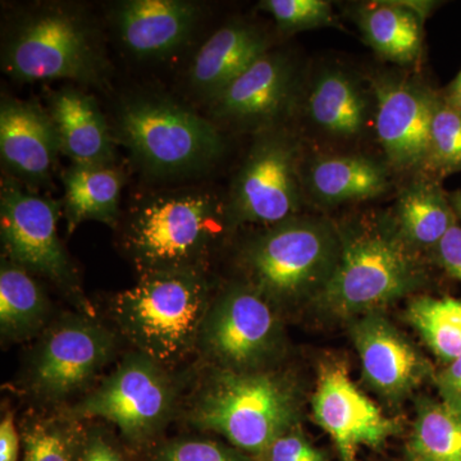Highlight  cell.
<instances>
[{
    "instance_id": "cell-1",
    "label": "cell",
    "mask_w": 461,
    "mask_h": 461,
    "mask_svg": "<svg viewBox=\"0 0 461 461\" xmlns=\"http://www.w3.org/2000/svg\"><path fill=\"white\" fill-rule=\"evenodd\" d=\"M181 414L196 429L223 436L258 461L288 430L299 426L302 393L290 373L277 366L250 372L200 366Z\"/></svg>"
},
{
    "instance_id": "cell-2",
    "label": "cell",
    "mask_w": 461,
    "mask_h": 461,
    "mask_svg": "<svg viewBox=\"0 0 461 461\" xmlns=\"http://www.w3.org/2000/svg\"><path fill=\"white\" fill-rule=\"evenodd\" d=\"M335 272L314 304L342 320L381 312L427 282L420 251L397 229L393 214L366 213L338 224Z\"/></svg>"
},
{
    "instance_id": "cell-3",
    "label": "cell",
    "mask_w": 461,
    "mask_h": 461,
    "mask_svg": "<svg viewBox=\"0 0 461 461\" xmlns=\"http://www.w3.org/2000/svg\"><path fill=\"white\" fill-rule=\"evenodd\" d=\"M213 296L205 271L144 273L113 297L111 317L133 350L175 369L195 355Z\"/></svg>"
},
{
    "instance_id": "cell-4",
    "label": "cell",
    "mask_w": 461,
    "mask_h": 461,
    "mask_svg": "<svg viewBox=\"0 0 461 461\" xmlns=\"http://www.w3.org/2000/svg\"><path fill=\"white\" fill-rule=\"evenodd\" d=\"M339 245L338 223L296 215L267 227L242 247V282L284 314L321 295L335 272Z\"/></svg>"
},
{
    "instance_id": "cell-5",
    "label": "cell",
    "mask_w": 461,
    "mask_h": 461,
    "mask_svg": "<svg viewBox=\"0 0 461 461\" xmlns=\"http://www.w3.org/2000/svg\"><path fill=\"white\" fill-rule=\"evenodd\" d=\"M227 222V209L211 194H163L132 209L122 247L141 275L205 271Z\"/></svg>"
},
{
    "instance_id": "cell-6",
    "label": "cell",
    "mask_w": 461,
    "mask_h": 461,
    "mask_svg": "<svg viewBox=\"0 0 461 461\" xmlns=\"http://www.w3.org/2000/svg\"><path fill=\"white\" fill-rule=\"evenodd\" d=\"M117 353V330L95 314H62L35 339L17 384L41 408L60 409L89 393Z\"/></svg>"
},
{
    "instance_id": "cell-7",
    "label": "cell",
    "mask_w": 461,
    "mask_h": 461,
    "mask_svg": "<svg viewBox=\"0 0 461 461\" xmlns=\"http://www.w3.org/2000/svg\"><path fill=\"white\" fill-rule=\"evenodd\" d=\"M2 66L23 83L98 84L107 72L95 27L77 9L60 5H42L14 23L3 45Z\"/></svg>"
},
{
    "instance_id": "cell-8",
    "label": "cell",
    "mask_w": 461,
    "mask_h": 461,
    "mask_svg": "<svg viewBox=\"0 0 461 461\" xmlns=\"http://www.w3.org/2000/svg\"><path fill=\"white\" fill-rule=\"evenodd\" d=\"M173 371L140 351H130L66 409L78 420L113 424L130 444H150L180 414L186 382Z\"/></svg>"
},
{
    "instance_id": "cell-9",
    "label": "cell",
    "mask_w": 461,
    "mask_h": 461,
    "mask_svg": "<svg viewBox=\"0 0 461 461\" xmlns=\"http://www.w3.org/2000/svg\"><path fill=\"white\" fill-rule=\"evenodd\" d=\"M114 139L157 176L203 171L215 165L226 149L213 122L159 96H136L124 102L115 118Z\"/></svg>"
},
{
    "instance_id": "cell-10",
    "label": "cell",
    "mask_w": 461,
    "mask_h": 461,
    "mask_svg": "<svg viewBox=\"0 0 461 461\" xmlns=\"http://www.w3.org/2000/svg\"><path fill=\"white\" fill-rule=\"evenodd\" d=\"M282 314L253 287L235 282L214 294L198 342V366L250 372L277 366L284 357Z\"/></svg>"
},
{
    "instance_id": "cell-11",
    "label": "cell",
    "mask_w": 461,
    "mask_h": 461,
    "mask_svg": "<svg viewBox=\"0 0 461 461\" xmlns=\"http://www.w3.org/2000/svg\"><path fill=\"white\" fill-rule=\"evenodd\" d=\"M304 198L302 140L285 126L257 133L230 189V224L275 226L300 215Z\"/></svg>"
},
{
    "instance_id": "cell-12",
    "label": "cell",
    "mask_w": 461,
    "mask_h": 461,
    "mask_svg": "<svg viewBox=\"0 0 461 461\" xmlns=\"http://www.w3.org/2000/svg\"><path fill=\"white\" fill-rule=\"evenodd\" d=\"M60 209V203L26 193L14 182L3 181L0 194L3 258L53 282L80 312L94 314L81 290L74 263L58 236Z\"/></svg>"
},
{
    "instance_id": "cell-13",
    "label": "cell",
    "mask_w": 461,
    "mask_h": 461,
    "mask_svg": "<svg viewBox=\"0 0 461 461\" xmlns=\"http://www.w3.org/2000/svg\"><path fill=\"white\" fill-rule=\"evenodd\" d=\"M375 95V131L391 172L427 176L433 117L439 99L415 78L379 74L369 78Z\"/></svg>"
},
{
    "instance_id": "cell-14",
    "label": "cell",
    "mask_w": 461,
    "mask_h": 461,
    "mask_svg": "<svg viewBox=\"0 0 461 461\" xmlns=\"http://www.w3.org/2000/svg\"><path fill=\"white\" fill-rule=\"evenodd\" d=\"M312 411L318 426L332 438L341 461H357L363 447H384L403 429L399 418L387 417L351 381L348 366L339 359L321 363Z\"/></svg>"
},
{
    "instance_id": "cell-15",
    "label": "cell",
    "mask_w": 461,
    "mask_h": 461,
    "mask_svg": "<svg viewBox=\"0 0 461 461\" xmlns=\"http://www.w3.org/2000/svg\"><path fill=\"white\" fill-rule=\"evenodd\" d=\"M303 80L295 60L282 51H267L213 100L215 120L257 133L284 126L299 108Z\"/></svg>"
},
{
    "instance_id": "cell-16",
    "label": "cell",
    "mask_w": 461,
    "mask_h": 461,
    "mask_svg": "<svg viewBox=\"0 0 461 461\" xmlns=\"http://www.w3.org/2000/svg\"><path fill=\"white\" fill-rule=\"evenodd\" d=\"M348 321L364 379L388 402H402L427 379H435L429 359L381 312Z\"/></svg>"
},
{
    "instance_id": "cell-17",
    "label": "cell",
    "mask_w": 461,
    "mask_h": 461,
    "mask_svg": "<svg viewBox=\"0 0 461 461\" xmlns=\"http://www.w3.org/2000/svg\"><path fill=\"white\" fill-rule=\"evenodd\" d=\"M305 113L321 138L339 145L355 144L375 123L371 84L339 66H324L306 87Z\"/></svg>"
},
{
    "instance_id": "cell-18",
    "label": "cell",
    "mask_w": 461,
    "mask_h": 461,
    "mask_svg": "<svg viewBox=\"0 0 461 461\" xmlns=\"http://www.w3.org/2000/svg\"><path fill=\"white\" fill-rule=\"evenodd\" d=\"M60 151L50 113L33 102L3 98L0 154L9 172L27 184L50 181Z\"/></svg>"
},
{
    "instance_id": "cell-19",
    "label": "cell",
    "mask_w": 461,
    "mask_h": 461,
    "mask_svg": "<svg viewBox=\"0 0 461 461\" xmlns=\"http://www.w3.org/2000/svg\"><path fill=\"white\" fill-rule=\"evenodd\" d=\"M121 41L139 58L171 54L186 42L200 8L184 0H127L114 11Z\"/></svg>"
},
{
    "instance_id": "cell-20",
    "label": "cell",
    "mask_w": 461,
    "mask_h": 461,
    "mask_svg": "<svg viewBox=\"0 0 461 461\" xmlns=\"http://www.w3.org/2000/svg\"><path fill=\"white\" fill-rule=\"evenodd\" d=\"M391 173L384 160L364 154H321L304 163L305 195L323 206L368 202L391 189Z\"/></svg>"
},
{
    "instance_id": "cell-21",
    "label": "cell",
    "mask_w": 461,
    "mask_h": 461,
    "mask_svg": "<svg viewBox=\"0 0 461 461\" xmlns=\"http://www.w3.org/2000/svg\"><path fill=\"white\" fill-rule=\"evenodd\" d=\"M268 50V36L259 27L247 23L221 27L194 58L191 85L213 100Z\"/></svg>"
},
{
    "instance_id": "cell-22",
    "label": "cell",
    "mask_w": 461,
    "mask_h": 461,
    "mask_svg": "<svg viewBox=\"0 0 461 461\" xmlns=\"http://www.w3.org/2000/svg\"><path fill=\"white\" fill-rule=\"evenodd\" d=\"M429 2H366L354 7L364 41L379 57L397 65L417 62L423 50Z\"/></svg>"
},
{
    "instance_id": "cell-23",
    "label": "cell",
    "mask_w": 461,
    "mask_h": 461,
    "mask_svg": "<svg viewBox=\"0 0 461 461\" xmlns=\"http://www.w3.org/2000/svg\"><path fill=\"white\" fill-rule=\"evenodd\" d=\"M50 113L60 151L75 165H113V136L93 96L63 89L50 96Z\"/></svg>"
},
{
    "instance_id": "cell-24",
    "label": "cell",
    "mask_w": 461,
    "mask_h": 461,
    "mask_svg": "<svg viewBox=\"0 0 461 461\" xmlns=\"http://www.w3.org/2000/svg\"><path fill=\"white\" fill-rule=\"evenodd\" d=\"M53 320L50 299L32 273L3 258L0 267L2 344L32 341Z\"/></svg>"
},
{
    "instance_id": "cell-25",
    "label": "cell",
    "mask_w": 461,
    "mask_h": 461,
    "mask_svg": "<svg viewBox=\"0 0 461 461\" xmlns=\"http://www.w3.org/2000/svg\"><path fill=\"white\" fill-rule=\"evenodd\" d=\"M391 214L402 238L420 251L433 250L457 221L450 200L429 176L402 187Z\"/></svg>"
},
{
    "instance_id": "cell-26",
    "label": "cell",
    "mask_w": 461,
    "mask_h": 461,
    "mask_svg": "<svg viewBox=\"0 0 461 461\" xmlns=\"http://www.w3.org/2000/svg\"><path fill=\"white\" fill-rule=\"evenodd\" d=\"M123 175L113 165H75L63 173V211L69 232L81 223L95 221L114 226L123 186Z\"/></svg>"
},
{
    "instance_id": "cell-27",
    "label": "cell",
    "mask_w": 461,
    "mask_h": 461,
    "mask_svg": "<svg viewBox=\"0 0 461 461\" xmlns=\"http://www.w3.org/2000/svg\"><path fill=\"white\" fill-rule=\"evenodd\" d=\"M86 427L66 408L27 412L20 423L21 461H78Z\"/></svg>"
},
{
    "instance_id": "cell-28",
    "label": "cell",
    "mask_w": 461,
    "mask_h": 461,
    "mask_svg": "<svg viewBox=\"0 0 461 461\" xmlns=\"http://www.w3.org/2000/svg\"><path fill=\"white\" fill-rule=\"evenodd\" d=\"M406 455L409 461H461V412L441 399H421Z\"/></svg>"
},
{
    "instance_id": "cell-29",
    "label": "cell",
    "mask_w": 461,
    "mask_h": 461,
    "mask_svg": "<svg viewBox=\"0 0 461 461\" xmlns=\"http://www.w3.org/2000/svg\"><path fill=\"white\" fill-rule=\"evenodd\" d=\"M405 315L444 366L460 357L461 297H414Z\"/></svg>"
},
{
    "instance_id": "cell-30",
    "label": "cell",
    "mask_w": 461,
    "mask_h": 461,
    "mask_svg": "<svg viewBox=\"0 0 461 461\" xmlns=\"http://www.w3.org/2000/svg\"><path fill=\"white\" fill-rule=\"evenodd\" d=\"M461 171V113L439 99L433 117L427 175Z\"/></svg>"
},
{
    "instance_id": "cell-31",
    "label": "cell",
    "mask_w": 461,
    "mask_h": 461,
    "mask_svg": "<svg viewBox=\"0 0 461 461\" xmlns=\"http://www.w3.org/2000/svg\"><path fill=\"white\" fill-rule=\"evenodd\" d=\"M259 8L271 14L282 32L336 25L332 3L327 0H264Z\"/></svg>"
},
{
    "instance_id": "cell-32",
    "label": "cell",
    "mask_w": 461,
    "mask_h": 461,
    "mask_svg": "<svg viewBox=\"0 0 461 461\" xmlns=\"http://www.w3.org/2000/svg\"><path fill=\"white\" fill-rule=\"evenodd\" d=\"M151 461H258L232 445L209 438H175L156 446Z\"/></svg>"
},
{
    "instance_id": "cell-33",
    "label": "cell",
    "mask_w": 461,
    "mask_h": 461,
    "mask_svg": "<svg viewBox=\"0 0 461 461\" xmlns=\"http://www.w3.org/2000/svg\"><path fill=\"white\" fill-rule=\"evenodd\" d=\"M266 461H329L326 454L315 447L308 437L295 427L280 438L269 448Z\"/></svg>"
},
{
    "instance_id": "cell-34",
    "label": "cell",
    "mask_w": 461,
    "mask_h": 461,
    "mask_svg": "<svg viewBox=\"0 0 461 461\" xmlns=\"http://www.w3.org/2000/svg\"><path fill=\"white\" fill-rule=\"evenodd\" d=\"M78 461H127L108 430L98 424H87Z\"/></svg>"
},
{
    "instance_id": "cell-35",
    "label": "cell",
    "mask_w": 461,
    "mask_h": 461,
    "mask_svg": "<svg viewBox=\"0 0 461 461\" xmlns=\"http://www.w3.org/2000/svg\"><path fill=\"white\" fill-rule=\"evenodd\" d=\"M437 263L451 277L461 282V227L455 223L439 244L433 249Z\"/></svg>"
},
{
    "instance_id": "cell-36",
    "label": "cell",
    "mask_w": 461,
    "mask_h": 461,
    "mask_svg": "<svg viewBox=\"0 0 461 461\" xmlns=\"http://www.w3.org/2000/svg\"><path fill=\"white\" fill-rule=\"evenodd\" d=\"M435 382L439 399L461 412V355L436 372Z\"/></svg>"
},
{
    "instance_id": "cell-37",
    "label": "cell",
    "mask_w": 461,
    "mask_h": 461,
    "mask_svg": "<svg viewBox=\"0 0 461 461\" xmlns=\"http://www.w3.org/2000/svg\"><path fill=\"white\" fill-rule=\"evenodd\" d=\"M23 450L20 427L12 411H5L0 421V461H18Z\"/></svg>"
},
{
    "instance_id": "cell-38",
    "label": "cell",
    "mask_w": 461,
    "mask_h": 461,
    "mask_svg": "<svg viewBox=\"0 0 461 461\" xmlns=\"http://www.w3.org/2000/svg\"><path fill=\"white\" fill-rule=\"evenodd\" d=\"M450 203L453 205L455 215L461 220V190L451 195Z\"/></svg>"
},
{
    "instance_id": "cell-39",
    "label": "cell",
    "mask_w": 461,
    "mask_h": 461,
    "mask_svg": "<svg viewBox=\"0 0 461 461\" xmlns=\"http://www.w3.org/2000/svg\"><path fill=\"white\" fill-rule=\"evenodd\" d=\"M445 99L446 102L451 105V107H454L457 112H460L461 113V93L455 94V95H447Z\"/></svg>"
},
{
    "instance_id": "cell-40",
    "label": "cell",
    "mask_w": 461,
    "mask_h": 461,
    "mask_svg": "<svg viewBox=\"0 0 461 461\" xmlns=\"http://www.w3.org/2000/svg\"><path fill=\"white\" fill-rule=\"evenodd\" d=\"M461 93V71L457 74L456 78L453 81V84L448 87L447 95H455V94Z\"/></svg>"
}]
</instances>
